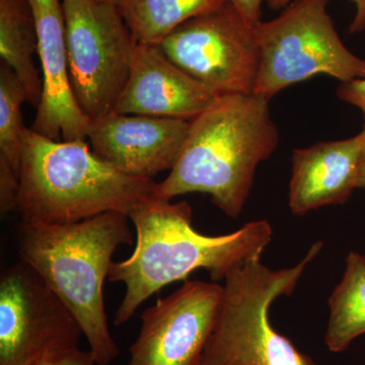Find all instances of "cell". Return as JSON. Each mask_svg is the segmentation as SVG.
<instances>
[{"instance_id": "cell-1", "label": "cell", "mask_w": 365, "mask_h": 365, "mask_svg": "<svg viewBox=\"0 0 365 365\" xmlns=\"http://www.w3.org/2000/svg\"><path fill=\"white\" fill-rule=\"evenodd\" d=\"M136 230V246L129 258L113 262L108 279L123 283L125 294L114 317L121 326L145 300L163 287L205 269L215 281L225 280L237 266L261 258L272 240L267 220L246 223L232 234L206 235L192 225L186 201L145 199L129 215Z\"/></svg>"}, {"instance_id": "cell-2", "label": "cell", "mask_w": 365, "mask_h": 365, "mask_svg": "<svg viewBox=\"0 0 365 365\" xmlns=\"http://www.w3.org/2000/svg\"><path fill=\"white\" fill-rule=\"evenodd\" d=\"M278 143L268 100L254 93L217 96L190 121L176 165L157 182L153 198L172 201L200 192L237 220L251 194L257 168Z\"/></svg>"}, {"instance_id": "cell-3", "label": "cell", "mask_w": 365, "mask_h": 365, "mask_svg": "<svg viewBox=\"0 0 365 365\" xmlns=\"http://www.w3.org/2000/svg\"><path fill=\"white\" fill-rule=\"evenodd\" d=\"M129 222L128 215L113 211L78 222H21L19 228L21 260L68 307L98 365H110L119 356L108 325L104 283L116 250L133 244Z\"/></svg>"}, {"instance_id": "cell-4", "label": "cell", "mask_w": 365, "mask_h": 365, "mask_svg": "<svg viewBox=\"0 0 365 365\" xmlns=\"http://www.w3.org/2000/svg\"><path fill=\"white\" fill-rule=\"evenodd\" d=\"M157 182L123 174L85 140L55 141L26 128L21 144V222L66 225L106 212L129 216Z\"/></svg>"}, {"instance_id": "cell-5", "label": "cell", "mask_w": 365, "mask_h": 365, "mask_svg": "<svg viewBox=\"0 0 365 365\" xmlns=\"http://www.w3.org/2000/svg\"><path fill=\"white\" fill-rule=\"evenodd\" d=\"M323 246L314 242L294 267L272 270L254 258L232 269L225 278L222 302L199 365H316L273 328L269 309L278 297L294 294Z\"/></svg>"}, {"instance_id": "cell-6", "label": "cell", "mask_w": 365, "mask_h": 365, "mask_svg": "<svg viewBox=\"0 0 365 365\" xmlns=\"http://www.w3.org/2000/svg\"><path fill=\"white\" fill-rule=\"evenodd\" d=\"M329 0H294L256 26L259 68L253 93L270 101L318 74L341 83L365 78V59L343 44L327 11Z\"/></svg>"}, {"instance_id": "cell-7", "label": "cell", "mask_w": 365, "mask_h": 365, "mask_svg": "<svg viewBox=\"0 0 365 365\" xmlns=\"http://www.w3.org/2000/svg\"><path fill=\"white\" fill-rule=\"evenodd\" d=\"M62 6L72 93L93 121L116 110L137 42L116 4L62 0Z\"/></svg>"}, {"instance_id": "cell-8", "label": "cell", "mask_w": 365, "mask_h": 365, "mask_svg": "<svg viewBox=\"0 0 365 365\" xmlns=\"http://www.w3.org/2000/svg\"><path fill=\"white\" fill-rule=\"evenodd\" d=\"M83 330L56 292L26 262L0 279V365H39L78 349Z\"/></svg>"}, {"instance_id": "cell-9", "label": "cell", "mask_w": 365, "mask_h": 365, "mask_svg": "<svg viewBox=\"0 0 365 365\" xmlns=\"http://www.w3.org/2000/svg\"><path fill=\"white\" fill-rule=\"evenodd\" d=\"M158 46L216 95L253 93L259 68L256 28L230 2L178 26Z\"/></svg>"}, {"instance_id": "cell-10", "label": "cell", "mask_w": 365, "mask_h": 365, "mask_svg": "<svg viewBox=\"0 0 365 365\" xmlns=\"http://www.w3.org/2000/svg\"><path fill=\"white\" fill-rule=\"evenodd\" d=\"M223 287L186 281L141 314L126 365H199L215 326Z\"/></svg>"}, {"instance_id": "cell-11", "label": "cell", "mask_w": 365, "mask_h": 365, "mask_svg": "<svg viewBox=\"0 0 365 365\" xmlns=\"http://www.w3.org/2000/svg\"><path fill=\"white\" fill-rule=\"evenodd\" d=\"M190 121L112 112L91 121L88 139L96 155L129 176L153 180L170 170Z\"/></svg>"}, {"instance_id": "cell-12", "label": "cell", "mask_w": 365, "mask_h": 365, "mask_svg": "<svg viewBox=\"0 0 365 365\" xmlns=\"http://www.w3.org/2000/svg\"><path fill=\"white\" fill-rule=\"evenodd\" d=\"M29 1L37 26L42 71V97L31 129L55 141H86L91 120L81 111L72 93L62 1Z\"/></svg>"}, {"instance_id": "cell-13", "label": "cell", "mask_w": 365, "mask_h": 365, "mask_svg": "<svg viewBox=\"0 0 365 365\" xmlns=\"http://www.w3.org/2000/svg\"><path fill=\"white\" fill-rule=\"evenodd\" d=\"M217 97L168 58L158 45L138 44L115 112L191 121Z\"/></svg>"}, {"instance_id": "cell-14", "label": "cell", "mask_w": 365, "mask_h": 365, "mask_svg": "<svg viewBox=\"0 0 365 365\" xmlns=\"http://www.w3.org/2000/svg\"><path fill=\"white\" fill-rule=\"evenodd\" d=\"M365 129L344 140L321 141L297 148L292 155V173L288 204L294 215L328 205L344 204L356 188Z\"/></svg>"}, {"instance_id": "cell-15", "label": "cell", "mask_w": 365, "mask_h": 365, "mask_svg": "<svg viewBox=\"0 0 365 365\" xmlns=\"http://www.w3.org/2000/svg\"><path fill=\"white\" fill-rule=\"evenodd\" d=\"M37 26L29 0H0V56L25 88L26 101L37 108L42 78L34 57L38 55Z\"/></svg>"}, {"instance_id": "cell-16", "label": "cell", "mask_w": 365, "mask_h": 365, "mask_svg": "<svg viewBox=\"0 0 365 365\" xmlns=\"http://www.w3.org/2000/svg\"><path fill=\"white\" fill-rule=\"evenodd\" d=\"M325 343L331 352L344 351L365 334V255L350 252L342 280L329 299Z\"/></svg>"}, {"instance_id": "cell-17", "label": "cell", "mask_w": 365, "mask_h": 365, "mask_svg": "<svg viewBox=\"0 0 365 365\" xmlns=\"http://www.w3.org/2000/svg\"><path fill=\"white\" fill-rule=\"evenodd\" d=\"M227 2L230 0H123L119 7L138 44L160 45L178 26Z\"/></svg>"}, {"instance_id": "cell-18", "label": "cell", "mask_w": 365, "mask_h": 365, "mask_svg": "<svg viewBox=\"0 0 365 365\" xmlns=\"http://www.w3.org/2000/svg\"><path fill=\"white\" fill-rule=\"evenodd\" d=\"M26 101L25 88L13 69L0 66V155L11 163L20 176L24 126L23 108Z\"/></svg>"}, {"instance_id": "cell-19", "label": "cell", "mask_w": 365, "mask_h": 365, "mask_svg": "<svg viewBox=\"0 0 365 365\" xmlns=\"http://www.w3.org/2000/svg\"><path fill=\"white\" fill-rule=\"evenodd\" d=\"M19 192L20 176L11 163L0 155V210L2 213L16 210Z\"/></svg>"}, {"instance_id": "cell-20", "label": "cell", "mask_w": 365, "mask_h": 365, "mask_svg": "<svg viewBox=\"0 0 365 365\" xmlns=\"http://www.w3.org/2000/svg\"><path fill=\"white\" fill-rule=\"evenodd\" d=\"M337 96L343 102L359 108L364 115L365 129V78L341 83Z\"/></svg>"}, {"instance_id": "cell-21", "label": "cell", "mask_w": 365, "mask_h": 365, "mask_svg": "<svg viewBox=\"0 0 365 365\" xmlns=\"http://www.w3.org/2000/svg\"><path fill=\"white\" fill-rule=\"evenodd\" d=\"M264 0H230L249 26L256 28L261 23V7Z\"/></svg>"}, {"instance_id": "cell-22", "label": "cell", "mask_w": 365, "mask_h": 365, "mask_svg": "<svg viewBox=\"0 0 365 365\" xmlns=\"http://www.w3.org/2000/svg\"><path fill=\"white\" fill-rule=\"evenodd\" d=\"M39 365H98L90 350H73L42 362Z\"/></svg>"}, {"instance_id": "cell-23", "label": "cell", "mask_w": 365, "mask_h": 365, "mask_svg": "<svg viewBox=\"0 0 365 365\" xmlns=\"http://www.w3.org/2000/svg\"><path fill=\"white\" fill-rule=\"evenodd\" d=\"M294 0H267L272 9H284ZM356 6V13L350 26V33L357 34L365 31V0H351Z\"/></svg>"}, {"instance_id": "cell-24", "label": "cell", "mask_w": 365, "mask_h": 365, "mask_svg": "<svg viewBox=\"0 0 365 365\" xmlns=\"http://www.w3.org/2000/svg\"><path fill=\"white\" fill-rule=\"evenodd\" d=\"M357 189H365V143L360 155L359 174H357Z\"/></svg>"}, {"instance_id": "cell-25", "label": "cell", "mask_w": 365, "mask_h": 365, "mask_svg": "<svg viewBox=\"0 0 365 365\" xmlns=\"http://www.w3.org/2000/svg\"><path fill=\"white\" fill-rule=\"evenodd\" d=\"M97 1L108 2V4H116V6H120L123 0H97Z\"/></svg>"}]
</instances>
